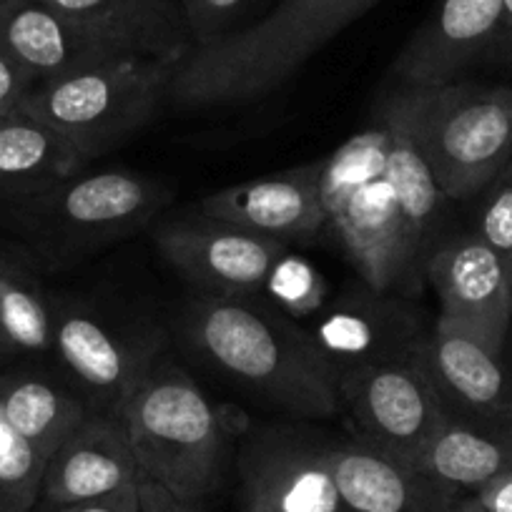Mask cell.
Returning <instances> with one entry per match:
<instances>
[{
  "label": "cell",
  "mask_w": 512,
  "mask_h": 512,
  "mask_svg": "<svg viewBox=\"0 0 512 512\" xmlns=\"http://www.w3.org/2000/svg\"><path fill=\"white\" fill-rule=\"evenodd\" d=\"M480 224L477 239L485 241L512 274V161L480 191Z\"/></svg>",
  "instance_id": "27"
},
{
  "label": "cell",
  "mask_w": 512,
  "mask_h": 512,
  "mask_svg": "<svg viewBox=\"0 0 512 512\" xmlns=\"http://www.w3.org/2000/svg\"><path fill=\"white\" fill-rule=\"evenodd\" d=\"M174 61L128 56L68 76L38 81L21 103L66 136L86 161L134 139L166 103Z\"/></svg>",
  "instance_id": "7"
},
{
  "label": "cell",
  "mask_w": 512,
  "mask_h": 512,
  "mask_svg": "<svg viewBox=\"0 0 512 512\" xmlns=\"http://www.w3.org/2000/svg\"><path fill=\"white\" fill-rule=\"evenodd\" d=\"M159 179L128 169L76 174L23 201L0 204V216L48 267H68L146 229L169 206Z\"/></svg>",
  "instance_id": "6"
},
{
  "label": "cell",
  "mask_w": 512,
  "mask_h": 512,
  "mask_svg": "<svg viewBox=\"0 0 512 512\" xmlns=\"http://www.w3.org/2000/svg\"><path fill=\"white\" fill-rule=\"evenodd\" d=\"M502 0H437L390 68L392 86L432 88L457 81L497 46Z\"/></svg>",
  "instance_id": "15"
},
{
  "label": "cell",
  "mask_w": 512,
  "mask_h": 512,
  "mask_svg": "<svg viewBox=\"0 0 512 512\" xmlns=\"http://www.w3.org/2000/svg\"><path fill=\"white\" fill-rule=\"evenodd\" d=\"M339 405L357 440L400 460L417 462L447 422L420 354L415 359L354 369L339 377Z\"/></svg>",
  "instance_id": "9"
},
{
  "label": "cell",
  "mask_w": 512,
  "mask_h": 512,
  "mask_svg": "<svg viewBox=\"0 0 512 512\" xmlns=\"http://www.w3.org/2000/svg\"><path fill=\"white\" fill-rule=\"evenodd\" d=\"M139 482H136V485L123 487V490L108 492V495L88 497V500H76V502L38 500L31 512H144V507H141Z\"/></svg>",
  "instance_id": "29"
},
{
  "label": "cell",
  "mask_w": 512,
  "mask_h": 512,
  "mask_svg": "<svg viewBox=\"0 0 512 512\" xmlns=\"http://www.w3.org/2000/svg\"><path fill=\"white\" fill-rule=\"evenodd\" d=\"M510 58H512V56H510Z\"/></svg>",
  "instance_id": "38"
},
{
  "label": "cell",
  "mask_w": 512,
  "mask_h": 512,
  "mask_svg": "<svg viewBox=\"0 0 512 512\" xmlns=\"http://www.w3.org/2000/svg\"><path fill=\"white\" fill-rule=\"evenodd\" d=\"M377 0H279L277 8L189 56L171 76L166 103L219 108L259 101L284 86L339 31Z\"/></svg>",
  "instance_id": "3"
},
{
  "label": "cell",
  "mask_w": 512,
  "mask_h": 512,
  "mask_svg": "<svg viewBox=\"0 0 512 512\" xmlns=\"http://www.w3.org/2000/svg\"><path fill=\"white\" fill-rule=\"evenodd\" d=\"M495 48H500V51H505L507 56H512V0H502L500 38H497Z\"/></svg>",
  "instance_id": "33"
},
{
  "label": "cell",
  "mask_w": 512,
  "mask_h": 512,
  "mask_svg": "<svg viewBox=\"0 0 512 512\" xmlns=\"http://www.w3.org/2000/svg\"><path fill=\"white\" fill-rule=\"evenodd\" d=\"M251 0H179L194 48H204L234 33L236 18L244 16Z\"/></svg>",
  "instance_id": "28"
},
{
  "label": "cell",
  "mask_w": 512,
  "mask_h": 512,
  "mask_svg": "<svg viewBox=\"0 0 512 512\" xmlns=\"http://www.w3.org/2000/svg\"><path fill=\"white\" fill-rule=\"evenodd\" d=\"M184 347L256 400L302 420L342 412L337 374L307 329L254 294L201 292L179 314Z\"/></svg>",
  "instance_id": "2"
},
{
  "label": "cell",
  "mask_w": 512,
  "mask_h": 512,
  "mask_svg": "<svg viewBox=\"0 0 512 512\" xmlns=\"http://www.w3.org/2000/svg\"><path fill=\"white\" fill-rule=\"evenodd\" d=\"M415 465L475 495L512 470V427L470 425L447 417Z\"/></svg>",
  "instance_id": "22"
},
{
  "label": "cell",
  "mask_w": 512,
  "mask_h": 512,
  "mask_svg": "<svg viewBox=\"0 0 512 512\" xmlns=\"http://www.w3.org/2000/svg\"><path fill=\"white\" fill-rule=\"evenodd\" d=\"M131 56L181 63L194 48L179 0H43Z\"/></svg>",
  "instance_id": "20"
},
{
  "label": "cell",
  "mask_w": 512,
  "mask_h": 512,
  "mask_svg": "<svg viewBox=\"0 0 512 512\" xmlns=\"http://www.w3.org/2000/svg\"><path fill=\"white\" fill-rule=\"evenodd\" d=\"M154 244L166 262L201 292H262L287 244L199 214L156 226Z\"/></svg>",
  "instance_id": "11"
},
{
  "label": "cell",
  "mask_w": 512,
  "mask_h": 512,
  "mask_svg": "<svg viewBox=\"0 0 512 512\" xmlns=\"http://www.w3.org/2000/svg\"><path fill=\"white\" fill-rule=\"evenodd\" d=\"M139 480V462L121 417L88 412L81 425L48 457L41 500H88L136 485Z\"/></svg>",
  "instance_id": "18"
},
{
  "label": "cell",
  "mask_w": 512,
  "mask_h": 512,
  "mask_svg": "<svg viewBox=\"0 0 512 512\" xmlns=\"http://www.w3.org/2000/svg\"><path fill=\"white\" fill-rule=\"evenodd\" d=\"M327 226L369 289L412 294L445 194L400 128L374 118L319 171Z\"/></svg>",
  "instance_id": "1"
},
{
  "label": "cell",
  "mask_w": 512,
  "mask_h": 512,
  "mask_svg": "<svg viewBox=\"0 0 512 512\" xmlns=\"http://www.w3.org/2000/svg\"><path fill=\"white\" fill-rule=\"evenodd\" d=\"M314 317L307 334L337 374V382L354 369L415 359L427 339L420 314L410 304L397 299V294L369 287L367 292L324 304Z\"/></svg>",
  "instance_id": "12"
},
{
  "label": "cell",
  "mask_w": 512,
  "mask_h": 512,
  "mask_svg": "<svg viewBox=\"0 0 512 512\" xmlns=\"http://www.w3.org/2000/svg\"><path fill=\"white\" fill-rule=\"evenodd\" d=\"M33 86H36V78L0 46V118L18 111Z\"/></svg>",
  "instance_id": "30"
},
{
  "label": "cell",
  "mask_w": 512,
  "mask_h": 512,
  "mask_svg": "<svg viewBox=\"0 0 512 512\" xmlns=\"http://www.w3.org/2000/svg\"><path fill=\"white\" fill-rule=\"evenodd\" d=\"M139 490L144 512H206L204 507H201V502L179 500V497H174L171 492H166L164 487H159L151 480H144V477H141L139 482Z\"/></svg>",
  "instance_id": "31"
},
{
  "label": "cell",
  "mask_w": 512,
  "mask_h": 512,
  "mask_svg": "<svg viewBox=\"0 0 512 512\" xmlns=\"http://www.w3.org/2000/svg\"><path fill=\"white\" fill-rule=\"evenodd\" d=\"M339 512H349V510H347V507H344V510H339Z\"/></svg>",
  "instance_id": "37"
},
{
  "label": "cell",
  "mask_w": 512,
  "mask_h": 512,
  "mask_svg": "<svg viewBox=\"0 0 512 512\" xmlns=\"http://www.w3.org/2000/svg\"><path fill=\"white\" fill-rule=\"evenodd\" d=\"M0 46L36 83L131 56L43 0H23L0 16Z\"/></svg>",
  "instance_id": "19"
},
{
  "label": "cell",
  "mask_w": 512,
  "mask_h": 512,
  "mask_svg": "<svg viewBox=\"0 0 512 512\" xmlns=\"http://www.w3.org/2000/svg\"><path fill=\"white\" fill-rule=\"evenodd\" d=\"M81 395L31 372L0 374V415L43 457H51L88 415Z\"/></svg>",
  "instance_id": "23"
},
{
  "label": "cell",
  "mask_w": 512,
  "mask_h": 512,
  "mask_svg": "<svg viewBox=\"0 0 512 512\" xmlns=\"http://www.w3.org/2000/svg\"><path fill=\"white\" fill-rule=\"evenodd\" d=\"M86 164L66 136L23 108L0 118V204L43 194Z\"/></svg>",
  "instance_id": "21"
},
{
  "label": "cell",
  "mask_w": 512,
  "mask_h": 512,
  "mask_svg": "<svg viewBox=\"0 0 512 512\" xmlns=\"http://www.w3.org/2000/svg\"><path fill=\"white\" fill-rule=\"evenodd\" d=\"M18 3H23V0H0V16L6 11H11L13 6H18Z\"/></svg>",
  "instance_id": "35"
},
{
  "label": "cell",
  "mask_w": 512,
  "mask_h": 512,
  "mask_svg": "<svg viewBox=\"0 0 512 512\" xmlns=\"http://www.w3.org/2000/svg\"><path fill=\"white\" fill-rule=\"evenodd\" d=\"M144 480L201 502L219 490L229 432L219 407L169 359H159L121 410Z\"/></svg>",
  "instance_id": "5"
},
{
  "label": "cell",
  "mask_w": 512,
  "mask_h": 512,
  "mask_svg": "<svg viewBox=\"0 0 512 512\" xmlns=\"http://www.w3.org/2000/svg\"><path fill=\"white\" fill-rule=\"evenodd\" d=\"M442 407L452 420L512 427V372L465 329L437 319L420 349Z\"/></svg>",
  "instance_id": "14"
},
{
  "label": "cell",
  "mask_w": 512,
  "mask_h": 512,
  "mask_svg": "<svg viewBox=\"0 0 512 512\" xmlns=\"http://www.w3.org/2000/svg\"><path fill=\"white\" fill-rule=\"evenodd\" d=\"M334 477L349 512H460L465 492L367 442L334 447Z\"/></svg>",
  "instance_id": "17"
},
{
  "label": "cell",
  "mask_w": 512,
  "mask_h": 512,
  "mask_svg": "<svg viewBox=\"0 0 512 512\" xmlns=\"http://www.w3.org/2000/svg\"><path fill=\"white\" fill-rule=\"evenodd\" d=\"M46 462L0 415V512H31L36 507Z\"/></svg>",
  "instance_id": "25"
},
{
  "label": "cell",
  "mask_w": 512,
  "mask_h": 512,
  "mask_svg": "<svg viewBox=\"0 0 512 512\" xmlns=\"http://www.w3.org/2000/svg\"><path fill=\"white\" fill-rule=\"evenodd\" d=\"M53 349V299L26 264L0 269V354H46Z\"/></svg>",
  "instance_id": "24"
},
{
  "label": "cell",
  "mask_w": 512,
  "mask_h": 512,
  "mask_svg": "<svg viewBox=\"0 0 512 512\" xmlns=\"http://www.w3.org/2000/svg\"><path fill=\"white\" fill-rule=\"evenodd\" d=\"M374 118L400 128L430 166L445 199L477 196L512 161V88L452 81L392 86Z\"/></svg>",
  "instance_id": "4"
},
{
  "label": "cell",
  "mask_w": 512,
  "mask_h": 512,
  "mask_svg": "<svg viewBox=\"0 0 512 512\" xmlns=\"http://www.w3.org/2000/svg\"><path fill=\"white\" fill-rule=\"evenodd\" d=\"M264 292L272 297L279 312L292 319L314 317L327 304L322 274L312 264L297 259L289 251L274 264L272 274H269L267 284H264Z\"/></svg>",
  "instance_id": "26"
},
{
  "label": "cell",
  "mask_w": 512,
  "mask_h": 512,
  "mask_svg": "<svg viewBox=\"0 0 512 512\" xmlns=\"http://www.w3.org/2000/svg\"><path fill=\"white\" fill-rule=\"evenodd\" d=\"M334 447L312 430L277 425L254 430L239 452L241 512H339Z\"/></svg>",
  "instance_id": "10"
},
{
  "label": "cell",
  "mask_w": 512,
  "mask_h": 512,
  "mask_svg": "<svg viewBox=\"0 0 512 512\" xmlns=\"http://www.w3.org/2000/svg\"><path fill=\"white\" fill-rule=\"evenodd\" d=\"M164 339L156 324L118 317L91 299H53L51 352L91 412L121 417L128 397L161 359Z\"/></svg>",
  "instance_id": "8"
},
{
  "label": "cell",
  "mask_w": 512,
  "mask_h": 512,
  "mask_svg": "<svg viewBox=\"0 0 512 512\" xmlns=\"http://www.w3.org/2000/svg\"><path fill=\"white\" fill-rule=\"evenodd\" d=\"M319 171L322 161L229 186L206 196L201 214L282 244L307 241L327 226Z\"/></svg>",
  "instance_id": "16"
},
{
  "label": "cell",
  "mask_w": 512,
  "mask_h": 512,
  "mask_svg": "<svg viewBox=\"0 0 512 512\" xmlns=\"http://www.w3.org/2000/svg\"><path fill=\"white\" fill-rule=\"evenodd\" d=\"M460 512H492V510H487V507L482 505L475 495H467V497H462Z\"/></svg>",
  "instance_id": "34"
},
{
  "label": "cell",
  "mask_w": 512,
  "mask_h": 512,
  "mask_svg": "<svg viewBox=\"0 0 512 512\" xmlns=\"http://www.w3.org/2000/svg\"><path fill=\"white\" fill-rule=\"evenodd\" d=\"M6 264H8V256H3V254H0V269L6 267Z\"/></svg>",
  "instance_id": "36"
},
{
  "label": "cell",
  "mask_w": 512,
  "mask_h": 512,
  "mask_svg": "<svg viewBox=\"0 0 512 512\" xmlns=\"http://www.w3.org/2000/svg\"><path fill=\"white\" fill-rule=\"evenodd\" d=\"M425 279L440 299L437 319L502 354L512 322V274L485 241L472 234L442 244L427 259Z\"/></svg>",
  "instance_id": "13"
},
{
  "label": "cell",
  "mask_w": 512,
  "mask_h": 512,
  "mask_svg": "<svg viewBox=\"0 0 512 512\" xmlns=\"http://www.w3.org/2000/svg\"><path fill=\"white\" fill-rule=\"evenodd\" d=\"M477 500L492 512H512V470L505 475L495 477L485 487L475 492Z\"/></svg>",
  "instance_id": "32"
}]
</instances>
